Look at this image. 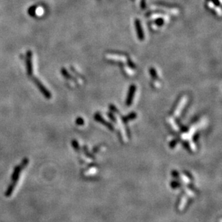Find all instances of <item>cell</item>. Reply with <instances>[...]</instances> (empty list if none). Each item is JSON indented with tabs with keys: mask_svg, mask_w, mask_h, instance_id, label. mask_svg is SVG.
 <instances>
[{
	"mask_svg": "<svg viewBox=\"0 0 222 222\" xmlns=\"http://www.w3.org/2000/svg\"><path fill=\"white\" fill-rule=\"evenodd\" d=\"M28 163V159H25L22 162V163L21 165H18L14 170V172L12 174V183L9 186L7 190L6 191V196H10L12 195V192H13L14 188H15V186L17 184V182L18 179H19V175L20 173L21 170L27 165Z\"/></svg>",
	"mask_w": 222,
	"mask_h": 222,
	"instance_id": "1",
	"label": "cell"
},
{
	"mask_svg": "<svg viewBox=\"0 0 222 222\" xmlns=\"http://www.w3.org/2000/svg\"><path fill=\"white\" fill-rule=\"evenodd\" d=\"M33 81H34V83H35V85H36L37 87L39 89L40 91L42 93V95L46 97V99H50L51 98V94H50V91H49L48 90L46 89V86H44V85L42 84V83H41L40 80L39 79L37 78L34 77L33 78Z\"/></svg>",
	"mask_w": 222,
	"mask_h": 222,
	"instance_id": "2",
	"label": "cell"
},
{
	"mask_svg": "<svg viewBox=\"0 0 222 222\" xmlns=\"http://www.w3.org/2000/svg\"><path fill=\"white\" fill-rule=\"evenodd\" d=\"M32 53L30 50H28L26 53V68L27 73L29 76H32L33 73V68H32Z\"/></svg>",
	"mask_w": 222,
	"mask_h": 222,
	"instance_id": "3",
	"label": "cell"
},
{
	"mask_svg": "<svg viewBox=\"0 0 222 222\" xmlns=\"http://www.w3.org/2000/svg\"><path fill=\"white\" fill-rule=\"evenodd\" d=\"M106 58L109 60L117 62H121V63H125L127 60V58L125 56H121V55L118 54H107L106 55Z\"/></svg>",
	"mask_w": 222,
	"mask_h": 222,
	"instance_id": "4",
	"label": "cell"
},
{
	"mask_svg": "<svg viewBox=\"0 0 222 222\" xmlns=\"http://www.w3.org/2000/svg\"><path fill=\"white\" fill-rule=\"evenodd\" d=\"M135 26H136L137 31L138 38H140V40H142L144 39V33H143V31H142V27H141L140 21L138 20V19L135 20Z\"/></svg>",
	"mask_w": 222,
	"mask_h": 222,
	"instance_id": "5",
	"label": "cell"
},
{
	"mask_svg": "<svg viewBox=\"0 0 222 222\" xmlns=\"http://www.w3.org/2000/svg\"><path fill=\"white\" fill-rule=\"evenodd\" d=\"M129 97H128V100H127V102L128 104H129V101H131V99H132V95L135 92V86H132L131 88H130L129 89Z\"/></svg>",
	"mask_w": 222,
	"mask_h": 222,
	"instance_id": "6",
	"label": "cell"
},
{
	"mask_svg": "<svg viewBox=\"0 0 222 222\" xmlns=\"http://www.w3.org/2000/svg\"><path fill=\"white\" fill-rule=\"evenodd\" d=\"M211 2H212V3H214V4H216V5H219V2H218L217 0H210Z\"/></svg>",
	"mask_w": 222,
	"mask_h": 222,
	"instance_id": "7",
	"label": "cell"
},
{
	"mask_svg": "<svg viewBox=\"0 0 222 222\" xmlns=\"http://www.w3.org/2000/svg\"><path fill=\"white\" fill-rule=\"evenodd\" d=\"M162 21H163V20H162V19H160V22H162ZM157 23H158V25H162V24L163 23V22H157Z\"/></svg>",
	"mask_w": 222,
	"mask_h": 222,
	"instance_id": "8",
	"label": "cell"
}]
</instances>
